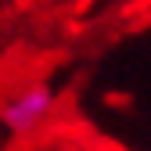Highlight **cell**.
Wrapping results in <instances>:
<instances>
[{
	"label": "cell",
	"mask_w": 151,
	"mask_h": 151,
	"mask_svg": "<svg viewBox=\"0 0 151 151\" xmlns=\"http://www.w3.org/2000/svg\"><path fill=\"white\" fill-rule=\"evenodd\" d=\"M54 108H58L54 86L43 83V79H32L22 90H14L11 97H4V104H0V126L11 137H29L54 115Z\"/></svg>",
	"instance_id": "6da1fadb"
}]
</instances>
